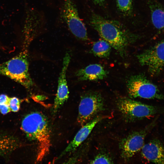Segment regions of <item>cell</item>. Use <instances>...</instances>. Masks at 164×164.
<instances>
[{
  "label": "cell",
  "mask_w": 164,
  "mask_h": 164,
  "mask_svg": "<svg viewBox=\"0 0 164 164\" xmlns=\"http://www.w3.org/2000/svg\"><path fill=\"white\" fill-rule=\"evenodd\" d=\"M142 156L148 161L164 164V147L161 142L155 139L144 145L141 149Z\"/></svg>",
  "instance_id": "7c38bea8"
},
{
  "label": "cell",
  "mask_w": 164,
  "mask_h": 164,
  "mask_svg": "<svg viewBox=\"0 0 164 164\" xmlns=\"http://www.w3.org/2000/svg\"><path fill=\"white\" fill-rule=\"evenodd\" d=\"M21 128L28 139L36 142V161H41L48 154L51 146L50 131L47 118L41 112H32L23 118Z\"/></svg>",
  "instance_id": "7a4b0ae2"
},
{
  "label": "cell",
  "mask_w": 164,
  "mask_h": 164,
  "mask_svg": "<svg viewBox=\"0 0 164 164\" xmlns=\"http://www.w3.org/2000/svg\"><path fill=\"white\" fill-rule=\"evenodd\" d=\"M91 164H111L113 163L111 159L107 155L100 154L97 155L91 161Z\"/></svg>",
  "instance_id": "ac0fdd59"
},
{
  "label": "cell",
  "mask_w": 164,
  "mask_h": 164,
  "mask_svg": "<svg viewBox=\"0 0 164 164\" xmlns=\"http://www.w3.org/2000/svg\"><path fill=\"white\" fill-rule=\"evenodd\" d=\"M148 4L153 26L159 32H164V5L158 0H149Z\"/></svg>",
  "instance_id": "5bb4252c"
},
{
  "label": "cell",
  "mask_w": 164,
  "mask_h": 164,
  "mask_svg": "<svg viewBox=\"0 0 164 164\" xmlns=\"http://www.w3.org/2000/svg\"><path fill=\"white\" fill-rule=\"evenodd\" d=\"M117 105L123 117L128 121H133L164 113V110L162 108L145 104L127 97L119 98Z\"/></svg>",
  "instance_id": "277c9868"
},
{
  "label": "cell",
  "mask_w": 164,
  "mask_h": 164,
  "mask_svg": "<svg viewBox=\"0 0 164 164\" xmlns=\"http://www.w3.org/2000/svg\"><path fill=\"white\" fill-rule=\"evenodd\" d=\"M20 100L17 97H10L9 105L11 111L17 112L20 108Z\"/></svg>",
  "instance_id": "d6986e66"
},
{
  "label": "cell",
  "mask_w": 164,
  "mask_h": 164,
  "mask_svg": "<svg viewBox=\"0 0 164 164\" xmlns=\"http://www.w3.org/2000/svg\"><path fill=\"white\" fill-rule=\"evenodd\" d=\"M117 5L118 10L124 15H128L132 12V0H117Z\"/></svg>",
  "instance_id": "e0dca14e"
},
{
  "label": "cell",
  "mask_w": 164,
  "mask_h": 164,
  "mask_svg": "<svg viewBox=\"0 0 164 164\" xmlns=\"http://www.w3.org/2000/svg\"><path fill=\"white\" fill-rule=\"evenodd\" d=\"M62 16L69 29L76 38L84 41L88 40L85 26L72 0H63Z\"/></svg>",
  "instance_id": "52a82bcc"
},
{
  "label": "cell",
  "mask_w": 164,
  "mask_h": 164,
  "mask_svg": "<svg viewBox=\"0 0 164 164\" xmlns=\"http://www.w3.org/2000/svg\"><path fill=\"white\" fill-rule=\"evenodd\" d=\"M104 117L103 116L96 117L82 126L73 139L61 153L58 159L74 151L86 139L96 124Z\"/></svg>",
  "instance_id": "8fae6325"
},
{
  "label": "cell",
  "mask_w": 164,
  "mask_h": 164,
  "mask_svg": "<svg viewBox=\"0 0 164 164\" xmlns=\"http://www.w3.org/2000/svg\"><path fill=\"white\" fill-rule=\"evenodd\" d=\"M11 111L9 104H0V112L2 114H5Z\"/></svg>",
  "instance_id": "ffe728a7"
},
{
  "label": "cell",
  "mask_w": 164,
  "mask_h": 164,
  "mask_svg": "<svg viewBox=\"0 0 164 164\" xmlns=\"http://www.w3.org/2000/svg\"><path fill=\"white\" fill-rule=\"evenodd\" d=\"M75 74L80 81H97L106 77L108 72L101 65L93 64L80 69Z\"/></svg>",
  "instance_id": "4fadbf2b"
},
{
  "label": "cell",
  "mask_w": 164,
  "mask_h": 164,
  "mask_svg": "<svg viewBox=\"0 0 164 164\" xmlns=\"http://www.w3.org/2000/svg\"><path fill=\"white\" fill-rule=\"evenodd\" d=\"M104 108L101 95L97 92H89L81 97L77 121L82 126L93 120Z\"/></svg>",
  "instance_id": "8992f818"
},
{
  "label": "cell",
  "mask_w": 164,
  "mask_h": 164,
  "mask_svg": "<svg viewBox=\"0 0 164 164\" xmlns=\"http://www.w3.org/2000/svg\"><path fill=\"white\" fill-rule=\"evenodd\" d=\"M20 144L17 138L9 135L0 134V155L5 156L19 147Z\"/></svg>",
  "instance_id": "9a60e30c"
},
{
  "label": "cell",
  "mask_w": 164,
  "mask_h": 164,
  "mask_svg": "<svg viewBox=\"0 0 164 164\" xmlns=\"http://www.w3.org/2000/svg\"><path fill=\"white\" fill-rule=\"evenodd\" d=\"M90 23L100 36L122 57L126 55L128 45L137 38L136 36L119 22L106 19L95 13L92 14Z\"/></svg>",
  "instance_id": "6da1fadb"
},
{
  "label": "cell",
  "mask_w": 164,
  "mask_h": 164,
  "mask_svg": "<svg viewBox=\"0 0 164 164\" xmlns=\"http://www.w3.org/2000/svg\"><path fill=\"white\" fill-rule=\"evenodd\" d=\"M10 97L7 95L5 94L0 95V104H8Z\"/></svg>",
  "instance_id": "44dd1931"
},
{
  "label": "cell",
  "mask_w": 164,
  "mask_h": 164,
  "mask_svg": "<svg viewBox=\"0 0 164 164\" xmlns=\"http://www.w3.org/2000/svg\"><path fill=\"white\" fill-rule=\"evenodd\" d=\"M70 60V54L67 53L63 58L62 67L59 78L57 89L53 108L54 113L57 112L69 97L66 73Z\"/></svg>",
  "instance_id": "30bf717a"
},
{
  "label": "cell",
  "mask_w": 164,
  "mask_h": 164,
  "mask_svg": "<svg viewBox=\"0 0 164 164\" xmlns=\"http://www.w3.org/2000/svg\"><path fill=\"white\" fill-rule=\"evenodd\" d=\"M156 118L143 129L133 132L122 139L120 144L122 158L129 160L142 148L145 138L155 125Z\"/></svg>",
  "instance_id": "9c48e42d"
},
{
  "label": "cell",
  "mask_w": 164,
  "mask_h": 164,
  "mask_svg": "<svg viewBox=\"0 0 164 164\" xmlns=\"http://www.w3.org/2000/svg\"><path fill=\"white\" fill-rule=\"evenodd\" d=\"M7 47L3 45L0 41V50H7Z\"/></svg>",
  "instance_id": "603a6c76"
},
{
  "label": "cell",
  "mask_w": 164,
  "mask_h": 164,
  "mask_svg": "<svg viewBox=\"0 0 164 164\" xmlns=\"http://www.w3.org/2000/svg\"><path fill=\"white\" fill-rule=\"evenodd\" d=\"M95 4L100 5H102L104 3L105 0H92Z\"/></svg>",
  "instance_id": "7402d4cb"
},
{
  "label": "cell",
  "mask_w": 164,
  "mask_h": 164,
  "mask_svg": "<svg viewBox=\"0 0 164 164\" xmlns=\"http://www.w3.org/2000/svg\"><path fill=\"white\" fill-rule=\"evenodd\" d=\"M111 46L105 40H100L95 42L91 49V52L95 56L102 58L109 56Z\"/></svg>",
  "instance_id": "2e32d148"
},
{
  "label": "cell",
  "mask_w": 164,
  "mask_h": 164,
  "mask_svg": "<svg viewBox=\"0 0 164 164\" xmlns=\"http://www.w3.org/2000/svg\"><path fill=\"white\" fill-rule=\"evenodd\" d=\"M27 49H23L17 55L0 64V75L6 77L20 84L27 89L33 83L29 72Z\"/></svg>",
  "instance_id": "3957f363"
},
{
  "label": "cell",
  "mask_w": 164,
  "mask_h": 164,
  "mask_svg": "<svg viewBox=\"0 0 164 164\" xmlns=\"http://www.w3.org/2000/svg\"><path fill=\"white\" fill-rule=\"evenodd\" d=\"M127 87L131 98L164 100V95L143 74L130 77L127 80Z\"/></svg>",
  "instance_id": "5b68a950"
},
{
  "label": "cell",
  "mask_w": 164,
  "mask_h": 164,
  "mask_svg": "<svg viewBox=\"0 0 164 164\" xmlns=\"http://www.w3.org/2000/svg\"><path fill=\"white\" fill-rule=\"evenodd\" d=\"M137 57L141 65L148 68L151 75H158L164 67V41L145 50Z\"/></svg>",
  "instance_id": "ba28073f"
}]
</instances>
